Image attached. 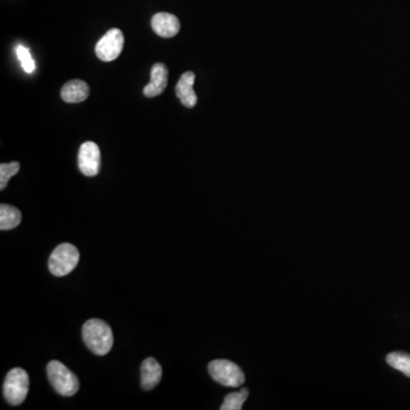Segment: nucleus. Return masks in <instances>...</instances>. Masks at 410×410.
<instances>
[{"instance_id":"nucleus-1","label":"nucleus","mask_w":410,"mask_h":410,"mask_svg":"<svg viewBox=\"0 0 410 410\" xmlns=\"http://www.w3.org/2000/svg\"><path fill=\"white\" fill-rule=\"evenodd\" d=\"M83 337L88 349L97 356H104L111 351L113 333L108 324L101 319H90L83 327Z\"/></svg>"},{"instance_id":"nucleus-2","label":"nucleus","mask_w":410,"mask_h":410,"mask_svg":"<svg viewBox=\"0 0 410 410\" xmlns=\"http://www.w3.org/2000/svg\"><path fill=\"white\" fill-rule=\"evenodd\" d=\"M48 379L55 390L63 397L76 395L79 390V379L58 360H51L47 366Z\"/></svg>"},{"instance_id":"nucleus-3","label":"nucleus","mask_w":410,"mask_h":410,"mask_svg":"<svg viewBox=\"0 0 410 410\" xmlns=\"http://www.w3.org/2000/svg\"><path fill=\"white\" fill-rule=\"evenodd\" d=\"M79 259L78 248L70 243H63L58 245L51 253L48 261V267L54 276H67L78 266Z\"/></svg>"},{"instance_id":"nucleus-4","label":"nucleus","mask_w":410,"mask_h":410,"mask_svg":"<svg viewBox=\"0 0 410 410\" xmlns=\"http://www.w3.org/2000/svg\"><path fill=\"white\" fill-rule=\"evenodd\" d=\"M29 375L22 368L10 369L3 383V395L13 406H19L26 400L29 392Z\"/></svg>"},{"instance_id":"nucleus-5","label":"nucleus","mask_w":410,"mask_h":410,"mask_svg":"<svg viewBox=\"0 0 410 410\" xmlns=\"http://www.w3.org/2000/svg\"><path fill=\"white\" fill-rule=\"evenodd\" d=\"M207 368L212 379L223 386L239 388L244 384L245 375L242 369L229 360H213Z\"/></svg>"},{"instance_id":"nucleus-6","label":"nucleus","mask_w":410,"mask_h":410,"mask_svg":"<svg viewBox=\"0 0 410 410\" xmlns=\"http://www.w3.org/2000/svg\"><path fill=\"white\" fill-rule=\"evenodd\" d=\"M123 46L124 37L121 30L117 28L108 30L96 45V56L103 62L114 61L123 51Z\"/></svg>"},{"instance_id":"nucleus-7","label":"nucleus","mask_w":410,"mask_h":410,"mask_svg":"<svg viewBox=\"0 0 410 410\" xmlns=\"http://www.w3.org/2000/svg\"><path fill=\"white\" fill-rule=\"evenodd\" d=\"M78 166L80 171L87 177L99 175L101 169V151L97 144L86 142L81 145L78 155Z\"/></svg>"},{"instance_id":"nucleus-8","label":"nucleus","mask_w":410,"mask_h":410,"mask_svg":"<svg viewBox=\"0 0 410 410\" xmlns=\"http://www.w3.org/2000/svg\"><path fill=\"white\" fill-rule=\"evenodd\" d=\"M153 30L162 38H172L180 31L178 17L170 13H157L152 17Z\"/></svg>"},{"instance_id":"nucleus-9","label":"nucleus","mask_w":410,"mask_h":410,"mask_svg":"<svg viewBox=\"0 0 410 410\" xmlns=\"http://www.w3.org/2000/svg\"><path fill=\"white\" fill-rule=\"evenodd\" d=\"M168 67L164 64H154L151 70V83L144 88V95L150 99L161 95L168 85Z\"/></svg>"},{"instance_id":"nucleus-10","label":"nucleus","mask_w":410,"mask_h":410,"mask_svg":"<svg viewBox=\"0 0 410 410\" xmlns=\"http://www.w3.org/2000/svg\"><path fill=\"white\" fill-rule=\"evenodd\" d=\"M195 74L194 72H185L180 79H179L177 86H176V95L180 99L182 105L186 108H194L198 103V96L194 92Z\"/></svg>"},{"instance_id":"nucleus-11","label":"nucleus","mask_w":410,"mask_h":410,"mask_svg":"<svg viewBox=\"0 0 410 410\" xmlns=\"http://www.w3.org/2000/svg\"><path fill=\"white\" fill-rule=\"evenodd\" d=\"M61 96L64 102L70 104L83 102L89 97V86L83 80H71L64 85Z\"/></svg>"},{"instance_id":"nucleus-12","label":"nucleus","mask_w":410,"mask_h":410,"mask_svg":"<svg viewBox=\"0 0 410 410\" xmlns=\"http://www.w3.org/2000/svg\"><path fill=\"white\" fill-rule=\"evenodd\" d=\"M162 377V367L154 358H147L142 365V388L152 390Z\"/></svg>"},{"instance_id":"nucleus-13","label":"nucleus","mask_w":410,"mask_h":410,"mask_svg":"<svg viewBox=\"0 0 410 410\" xmlns=\"http://www.w3.org/2000/svg\"><path fill=\"white\" fill-rule=\"evenodd\" d=\"M22 221V213L17 207L8 204L0 205V229L10 230L16 228Z\"/></svg>"},{"instance_id":"nucleus-14","label":"nucleus","mask_w":410,"mask_h":410,"mask_svg":"<svg viewBox=\"0 0 410 410\" xmlns=\"http://www.w3.org/2000/svg\"><path fill=\"white\" fill-rule=\"evenodd\" d=\"M386 363L393 367L401 373H404V375L410 377V355L407 352H401V351H395V352L388 353L386 357Z\"/></svg>"},{"instance_id":"nucleus-15","label":"nucleus","mask_w":410,"mask_h":410,"mask_svg":"<svg viewBox=\"0 0 410 410\" xmlns=\"http://www.w3.org/2000/svg\"><path fill=\"white\" fill-rule=\"evenodd\" d=\"M248 397V388H242L241 391L229 393L225 398L223 404L220 409L221 410H241L243 408L245 401Z\"/></svg>"},{"instance_id":"nucleus-16","label":"nucleus","mask_w":410,"mask_h":410,"mask_svg":"<svg viewBox=\"0 0 410 410\" xmlns=\"http://www.w3.org/2000/svg\"><path fill=\"white\" fill-rule=\"evenodd\" d=\"M21 164L19 162L1 163L0 164V189L3 191L7 187L10 179L19 171Z\"/></svg>"},{"instance_id":"nucleus-17","label":"nucleus","mask_w":410,"mask_h":410,"mask_svg":"<svg viewBox=\"0 0 410 410\" xmlns=\"http://www.w3.org/2000/svg\"><path fill=\"white\" fill-rule=\"evenodd\" d=\"M16 54H17V58L22 63L23 70L26 71V74H32L35 71V63L33 58H32L29 49L24 47V46H17Z\"/></svg>"}]
</instances>
